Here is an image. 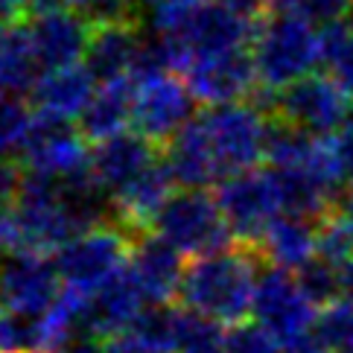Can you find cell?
I'll return each instance as SVG.
<instances>
[{
	"instance_id": "74e56055",
	"label": "cell",
	"mask_w": 353,
	"mask_h": 353,
	"mask_svg": "<svg viewBox=\"0 0 353 353\" xmlns=\"http://www.w3.org/2000/svg\"><path fill=\"white\" fill-rule=\"evenodd\" d=\"M339 277H342V298H350L353 301V257L339 266Z\"/></svg>"
},
{
	"instance_id": "836d02e7",
	"label": "cell",
	"mask_w": 353,
	"mask_h": 353,
	"mask_svg": "<svg viewBox=\"0 0 353 353\" xmlns=\"http://www.w3.org/2000/svg\"><path fill=\"white\" fill-rule=\"evenodd\" d=\"M333 152H336V163H339V172H342L345 184L353 187V105H350V114H347V123L339 129L333 137Z\"/></svg>"
},
{
	"instance_id": "d6986e66",
	"label": "cell",
	"mask_w": 353,
	"mask_h": 353,
	"mask_svg": "<svg viewBox=\"0 0 353 353\" xmlns=\"http://www.w3.org/2000/svg\"><path fill=\"white\" fill-rule=\"evenodd\" d=\"M97 79L91 77V70L85 65H70L59 70H47L35 85L32 105L39 111V117L50 120H79L82 111L91 103V97L97 91Z\"/></svg>"
},
{
	"instance_id": "60d3db41",
	"label": "cell",
	"mask_w": 353,
	"mask_h": 353,
	"mask_svg": "<svg viewBox=\"0 0 353 353\" xmlns=\"http://www.w3.org/2000/svg\"><path fill=\"white\" fill-rule=\"evenodd\" d=\"M266 6H272L274 12H295L298 0H266Z\"/></svg>"
},
{
	"instance_id": "3957f363",
	"label": "cell",
	"mask_w": 353,
	"mask_h": 353,
	"mask_svg": "<svg viewBox=\"0 0 353 353\" xmlns=\"http://www.w3.org/2000/svg\"><path fill=\"white\" fill-rule=\"evenodd\" d=\"M134 239L137 236L123 231L111 219L70 239L65 248H59L53 254L56 269L61 274V286L85 298L103 292L129 266Z\"/></svg>"
},
{
	"instance_id": "277c9868",
	"label": "cell",
	"mask_w": 353,
	"mask_h": 353,
	"mask_svg": "<svg viewBox=\"0 0 353 353\" xmlns=\"http://www.w3.org/2000/svg\"><path fill=\"white\" fill-rule=\"evenodd\" d=\"M152 234L190 260L236 245L216 205V196H210L208 190L172 193V199L158 213Z\"/></svg>"
},
{
	"instance_id": "4dcf8cb0",
	"label": "cell",
	"mask_w": 353,
	"mask_h": 353,
	"mask_svg": "<svg viewBox=\"0 0 353 353\" xmlns=\"http://www.w3.org/2000/svg\"><path fill=\"white\" fill-rule=\"evenodd\" d=\"M228 353H286V347L257 321H243L228 327Z\"/></svg>"
},
{
	"instance_id": "30bf717a",
	"label": "cell",
	"mask_w": 353,
	"mask_h": 353,
	"mask_svg": "<svg viewBox=\"0 0 353 353\" xmlns=\"http://www.w3.org/2000/svg\"><path fill=\"white\" fill-rule=\"evenodd\" d=\"M196 97L184 79L175 73L134 79V108L132 125L137 134H143L149 143L163 146L179 134L187 123H193Z\"/></svg>"
},
{
	"instance_id": "f546056e",
	"label": "cell",
	"mask_w": 353,
	"mask_h": 353,
	"mask_svg": "<svg viewBox=\"0 0 353 353\" xmlns=\"http://www.w3.org/2000/svg\"><path fill=\"white\" fill-rule=\"evenodd\" d=\"M353 257V236L347 225L336 216V210L327 219L319 222V260L330 263V266H345Z\"/></svg>"
},
{
	"instance_id": "9a60e30c",
	"label": "cell",
	"mask_w": 353,
	"mask_h": 353,
	"mask_svg": "<svg viewBox=\"0 0 353 353\" xmlns=\"http://www.w3.org/2000/svg\"><path fill=\"white\" fill-rule=\"evenodd\" d=\"M172 187H175V179L161 155V161H155L143 175H137L129 187H123V190L108 201L111 222H117L120 228L129 231L132 236L152 234L158 213L175 193Z\"/></svg>"
},
{
	"instance_id": "ab89813d",
	"label": "cell",
	"mask_w": 353,
	"mask_h": 353,
	"mask_svg": "<svg viewBox=\"0 0 353 353\" xmlns=\"http://www.w3.org/2000/svg\"><path fill=\"white\" fill-rule=\"evenodd\" d=\"M286 353H327L315 339H307V342H301V345H295V347H289Z\"/></svg>"
},
{
	"instance_id": "ffe728a7",
	"label": "cell",
	"mask_w": 353,
	"mask_h": 353,
	"mask_svg": "<svg viewBox=\"0 0 353 353\" xmlns=\"http://www.w3.org/2000/svg\"><path fill=\"white\" fill-rule=\"evenodd\" d=\"M163 161H167L175 184H181L184 190H208V187H219L225 181L199 117L187 123L167 143Z\"/></svg>"
},
{
	"instance_id": "d6a6232c",
	"label": "cell",
	"mask_w": 353,
	"mask_h": 353,
	"mask_svg": "<svg viewBox=\"0 0 353 353\" xmlns=\"http://www.w3.org/2000/svg\"><path fill=\"white\" fill-rule=\"evenodd\" d=\"M23 181H27L23 163H15L12 158H0V213H6L18 205Z\"/></svg>"
},
{
	"instance_id": "52a82bcc",
	"label": "cell",
	"mask_w": 353,
	"mask_h": 353,
	"mask_svg": "<svg viewBox=\"0 0 353 353\" xmlns=\"http://www.w3.org/2000/svg\"><path fill=\"white\" fill-rule=\"evenodd\" d=\"M251 315H254V321L260 327H266L277 342L289 350L312 339L319 307L307 298V292L301 289L298 277L292 272L266 266L257 281Z\"/></svg>"
},
{
	"instance_id": "5bb4252c",
	"label": "cell",
	"mask_w": 353,
	"mask_h": 353,
	"mask_svg": "<svg viewBox=\"0 0 353 353\" xmlns=\"http://www.w3.org/2000/svg\"><path fill=\"white\" fill-rule=\"evenodd\" d=\"M91 23L70 9L41 12V15H32L27 23L30 44L44 73L79 65V59H85L88 41H91Z\"/></svg>"
},
{
	"instance_id": "484cf974",
	"label": "cell",
	"mask_w": 353,
	"mask_h": 353,
	"mask_svg": "<svg viewBox=\"0 0 353 353\" xmlns=\"http://www.w3.org/2000/svg\"><path fill=\"white\" fill-rule=\"evenodd\" d=\"M32 123L35 117L21 97L0 91V158H12L21 152L32 132Z\"/></svg>"
},
{
	"instance_id": "8992f818",
	"label": "cell",
	"mask_w": 353,
	"mask_h": 353,
	"mask_svg": "<svg viewBox=\"0 0 353 353\" xmlns=\"http://www.w3.org/2000/svg\"><path fill=\"white\" fill-rule=\"evenodd\" d=\"M199 123L208 134L213 158H216L225 179H231L236 172L257 170V163L266 158L272 123H266L260 105L234 103L208 108L205 114H199Z\"/></svg>"
},
{
	"instance_id": "7c38bea8",
	"label": "cell",
	"mask_w": 353,
	"mask_h": 353,
	"mask_svg": "<svg viewBox=\"0 0 353 353\" xmlns=\"http://www.w3.org/2000/svg\"><path fill=\"white\" fill-rule=\"evenodd\" d=\"M181 79L193 91L196 103H205L208 108L248 103L254 85H260L248 50L196 56L181 68Z\"/></svg>"
},
{
	"instance_id": "2e32d148",
	"label": "cell",
	"mask_w": 353,
	"mask_h": 353,
	"mask_svg": "<svg viewBox=\"0 0 353 353\" xmlns=\"http://www.w3.org/2000/svg\"><path fill=\"white\" fill-rule=\"evenodd\" d=\"M155 161H161L155 143H149L146 137L137 132H123L117 137H108L103 143H94L91 175H94L97 187L111 201L123 187H129L137 175H143Z\"/></svg>"
},
{
	"instance_id": "ba28073f",
	"label": "cell",
	"mask_w": 353,
	"mask_h": 353,
	"mask_svg": "<svg viewBox=\"0 0 353 353\" xmlns=\"http://www.w3.org/2000/svg\"><path fill=\"white\" fill-rule=\"evenodd\" d=\"M61 274L56 260L39 251L0 254V310L12 319L35 321L59 301Z\"/></svg>"
},
{
	"instance_id": "e0dca14e",
	"label": "cell",
	"mask_w": 353,
	"mask_h": 353,
	"mask_svg": "<svg viewBox=\"0 0 353 353\" xmlns=\"http://www.w3.org/2000/svg\"><path fill=\"white\" fill-rule=\"evenodd\" d=\"M141 47H143V39L137 32L134 21L97 23L91 30V41H88L82 61L97 82L132 79L137 59H141Z\"/></svg>"
},
{
	"instance_id": "4316f807",
	"label": "cell",
	"mask_w": 353,
	"mask_h": 353,
	"mask_svg": "<svg viewBox=\"0 0 353 353\" xmlns=\"http://www.w3.org/2000/svg\"><path fill=\"white\" fill-rule=\"evenodd\" d=\"M324 39V65L330 68V77L339 82V88L353 97V30L347 23L321 30Z\"/></svg>"
},
{
	"instance_id": "ac0fdd59",
	"label": "cell",
	"mask_w": 353,
	"mask_h": 353,
	"mask_svg": "<svg viewBox=\"0 0 353 353\" xmlns=\"http://www.w3.org/2000/svg\"><path fill=\"white\" fill-rule=\"evenodd\" d=\"M146 310H149V301L132 281V274L123 272L103 292H97L91 298L88 315H85V333L99 339V342H108V339L129 330Z\"/></svg>"
},
{
	"instance_id": "d590c367",
	"label": "cell",
	"mask_w": 353,
	"mask_h": 353,
	"mask_svg": "<svg viewBox=\"0 0 353 353\" xmlns=\"http://www.w3.org/2000/svg\"><path fill=\"white\" fill-rule=\"evenodd\" d=\"M141 6H146L152 15H161V12H172V9H181V6H193L199 0H137Z\"/></svg>"
},
{
	"instance_id": "f35d334b",
	"label": "cell",
	"mask_w": 353,
	"mask_h": 353,
	"mask_svg": "<svg viewBox=\"0 0 353 353\" xmlns=\"http://www.w3.org/2000/svg\"><path fill=\"white\" fill-rule=\"evenodd\" d=\"M23 6H30V0H0V21L15 15V12H21Z\"/></svg>"
},
{
	"instance_id": "6da1fadb",
	"label": "cell",
	"mask_w": 353,
	"mask_h": 353,
	"mask_svg": "<svg viewBox=\"0 0 353 353\" xmlns=\"http://www.w3.org/2000/svg\"><path fill=\"white\" fill-rule=\"evenodd\" d=\"M260 274V251L248 245H231L187 263L179 301L184 310H193L225 327H236L251 315Z\"/></svg>"
},
{
	"instance_id": "e575fe53",
	"label": "cell",
	"mask_w": 353,
	"mask_h": 353,
	"mask_svg": "<svg viewBox=\"0 0 353 353\" xmlns=\"http://www.w3.org/2000/svg\"><path fill=\"white\" fill-rule=\"evenodd\" d=\"M228 9H234L236 15H243V18H248V21H254V23H260L257 18L263 15V9H266V0H222Z\"/></svg>"
},
{
	"instance_id": "44dd1931",
	"label": "cell",
	"mask_w": 353,
	"mask_h": 353,
	"mask_svg": "<svg viewBox=\"0 0 353 353\" xmlns=\"http://www.w3.org/2000/svg\"><path fill=\"white\" fill-rule=\"evenodd\" d=\"M134 108V79H114L99 82L91 103L79 117V132L85 141L103 143L108 137H117L132 125Z\"/></svg>"
},
{
	"instance_id": "8d00e7d4",
	"label": "cell",
	"mask_w": 353,
	"mask_h": 353,
	"mask_svg": "<svg viewBox=\"0 0 353 353\" xmlns=\"http://www.w3.org/2000/svg\"><path fill=\"white\" fill-rule=\"evenodd\" d=\"M336 216L347 225V231H350V236H353V187H350V190H347L342 199H339V205H336Z\"/></svg>"
},
{
	"instance_id": "7a4b0ae2",
	"label": "cell",
	"mask_w": 353,
	"mask_h": 353,
	"mask_svg": "<svg viewBox=\"0 0 353 353\" xmlns=\"http://www.w3.org/2000/svg\"><path fill=\"white\" fill-rule=\"evenodd\" d=\"M251 59L260 91L281 94L298 79L312 77L315 65L324 61L321 30L298 12H272L254 30Z\"/></svg>"
},
{
	"instance_id": "cb8c5ba5",
	"label": "cell",
	"mask_w": 353,
	"mask_h": 353,
	"mask_svg": "<svg viewBox=\"0 0 353 353\" xmlns=\"http://www.w3.org/2000/svg\"><path fill=\"white\" fill-rule=\"evenodd\" d=\"M172 353H228V327L193 310H175Z\"/></svg>"
},
{
	"instance_id": "9c48e42d",
	"label": "cell",
	"mask_w": 353,
	"mask_h": 353,
	"mask_svg": "<svg viewBox=\"0 0 353 353\" xmlns=\"http://www.w3.org/2000/svg\"><path fill=\"white\" fill-rule=\"evenodd\" d=\"M353 99L339 88L333 77H304L274 99V114L281 123L312 137H330L347 123Z\"/></svg>"
},
{
	"instance_id": "4fadbf2b",
	"label": "cell",
	"mask_w": 353,
	"mask_h": 353,
	"mask_svg": "<svg viewBox=\"0 0 353 353\" xmlns=\"http://www.w3.org/2000/svg\"><path fill=\"white\" fill-rule=\"evenodd\" d=\"M125 272L132 274V281L149 301V307H167L181 292L187 263L184 254H179L161 236L143 234L134 239Z\"/></svg>"
},
{
	"instance_id": "d4e9b609",
	"label": "cell",
	"mask_w": 353,
	"mask_h": 353,
	"mask_svg": "<svg viewBox=\"0 0 353 353\" xmlns=\"http://www.w3.org/2000/svg\"><path fill=\"white\" fill-rule=\"evenodd\" d=\"M312 339L319 342L327 353H342L353 347V301L339 298L333 304L319 310V319L312 327Z\"/></svg>"
},
{
	"instance_id": "603a6c76",
	"label": "cell",
	"mask_w": 353,
	"mask_h": 353,
	"mask_svg": "<svg viewBox=\"0 0 353 353\" xmlns=\"http://www.w3.org/2000/svg\"><path fill=\"white\" fill-rule=\"evenodd\" d=\"M41 77L44 68L30 44L27 23H9L3 44H0V91L12 97L32 94Z\"/></svg>"
},
{
	"instance_id": "1f68e13d",
	"label": "cell",
	"mask_w": 353,
	"mask_h": 353,
	"mask_svg": "<svg viewBox=\"0 0 353 353\" xmlns=\"http://www.w3.org/2000/svg\"><path fill=\"white\" fill-rule=\"evenodd\" d=\"M298 15H304L315 27H336V23H345L347 15L353 12V0H298L295 6Z\"/></svg>"
},
{
	"instance_id": "7402d4cb",
	"label": "cell",
	"mask_w": 353,
	"mask_h": 353,
	"mask_svg": "<svg viewBox=\"0 0 353 353\" xmlns=\"http://www.w3.org/2000/svg\"><path fill=\"white\" fill-rule=\"evenodd\" d=\"M257 251L272 269L298 274L319 257V225L298 216H281L260 239Z\"/></svg>"
},
{
	"instance_id": "f1b7e54d",
	"label": "cell",
	"mask_w": 353,
	"mask_h": 353,
	"mask_svg": "<svg viewBox=\"0 0 353 353\" xmlns=\"http://www.w3.org/2000/svg\"><path fill=\"white\" fill-rule=\"evenodd\" d=\"M295 277H298L301 289L307 292V298L319 310H324L327 304H333V301L342 298V277H339V269L319 260V257H315L310 266L301 269Z\"/></svg>"
},
{
	"instance_id": "7bdbcfd3",
	"label": "cell",
	"mask_w": 353,
	"mask_h": 353,
	"mask_svg": "<svg viewBox=\"0 0 353 353\" xmlns=\"http://www.w3.org/2000/svg\"><path fill=\"white\" fill-rule=\"evenodd\" d=\"M342 353H353V347H347V350H342Z\"/></svg>"
},
{
	"instance_id": "5b68a950",
	"label": "cell",
	"mask_w": 353,
	"mask_h": 353,
	"mask_svg": "<svg viewBox=\"0 0 353 353\" xmlns=\"http://www.w3.org/2000/svg\"><path fill=\"white\" fill-rule=\"evenodd\" d=\"M216 205L236 245L257 248L272 225L286 216L281 184L272 170H248L225 179L216 187Z\"/></svg>"
},
{
	"instance_id": "8fae6325",
	"label": "cell",
	"mask_w": 353,
	"mask_h": 353,
	"mask_svg": "<svg viewBox=\"0 0 353 353\" xmlns=\"http://www.w3.org/2000/svg\"><path fill=\"white\" fill-rule=\"evenodd\" d=\"M21 161L30 175L56 181H70L91 172V152L85 146V134L65 120H50L39 114L21 149Z\"/></svg>"
},
{
	"instance_id": "b9f144b4",
	"label": "cell",
	"mask_w": 353,
	"mask_h": 353,
	"mask_svg": "<svg viewBox=\"0 0 353 353\" xmlns=\"http://www.w3.org/2000/svg\"><path fill=\"white\" fill-rule=\"evenodd\" d=\"M6 30H9V23H6V21H0V44H3V35H6Z\"/></svg>"
},
{
	"instance_id": "83f0119b",
	"label": "cell",
	"mask_w": 353,
	"mask_h": 353,
	"mask_svg": "<svg viewBox=\"0 0 353 353\" xmlns=\"http://www.w3.org/2000/svg\"><path fill=\"white\" fill-rule=\"evenodd\" d=\"M129 3L132 0H30V12L41 15V12H53V9H70L82 15L91 27H97V23H111V21H132Z\"/></svg>"
}]
</instances>
